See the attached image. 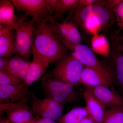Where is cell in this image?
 Returning <instances> with one entry per match:
<instances>
[{
  "label": "cell",
  "instance_id": "6da1fadb",
  "mask_svg": "<svg viewBox=\"0 0 123 123\" xmlns=\"http://www.w3.org/2000/svg\"><path fill=\"white\" fill-rule=\"evenodd\" d=\"M33 49L49 64L67 55V49L57 37L50 23L44 18L36 22Z\"/></svg>",
  "mask_w": 123,
  "mask_h": 123
},
{
  "label": "cell",
  "instance_id": "7a4b0ae2",
  "mask_svg": "<svg viewBox=\"0 0 123 123\" xmlns=\"http://www.w3.org/2000/svg\"><path fill=\"white\" fill-rule=\"evenodd\" d=\"M85 66L70 54L57 61L55 66L46 76L51 79L75 86L80 83Z\"/></svg>",
  "mask_w": 123,
  "mask_h": 123
},
{
  "label": "cell",
  "instance_id": "3957f363",
  "mask_svg": "<svg viewBox=\"0 0 123 123\" xmlns=\"http://www.w3.org/2000/svg\"><path fill=\"white\" fill-rule=\"evenodd\" d=\"M42 85L46 98H52L64 105L76 101L78 94L75 86L53 80L45 76L42 79Z\"/></svg>",
  "mask_w": 123,
  "mask_h": 123
},
{
  "label": "cell",
  "instance_id": "277c9868",
  "mask_svg": "<svg viewBox=\"0 0 123 123\" xmlns=\"http://www.w3.org/2000/svg\"><path fill=\"white\" fill-rule=\"evenodd\" d=\"M24 18L25 17L18 21L14 30L18 54L27 61L32 54L34 31L36 21L31 18L30 20L24 22Z\"/></svg>",
  "mask_w": 123,
  "mask_h": 123
},
{
  "label": "cell",
  "instance_id": "5b68a950",
  "mask_svg": "<svg viewBox=\"0 0 123 123\" xmlns=\"http://www.w3.org/2000/svg\"><path fill=\"white\" fill-rule=\"evenodd\" d=\"M31 97V108L37 116L49 118L57 121L62 116L64 105L50 98H39L32 92Z\"/></svg>",
  "mask_w": 123,
  "mask_h": 123
},
{
  "label": "cell",
  "instance_id": "8992f818",
  "mask_svg": "<svg viewBox=\"0 0 123 123\" xmlns=\"http://www.w3.org/2000/svg\"><path fill=\"white\" fill-rule=\"evenodd\" d=\"M64 46L72 51L71 55L84 66L94 69L110 76L106 67L101 63L94 52L88 46L81 43H66Z\"/></svg>",
  "mask_w": 123,
  "mask_h": 123
},
{
  "label": "cell",
  "instance_id": "52a82bcc",
  "mask_svg": "<svg viewBox=\"0 0 123 123\" xmlns=\"http://www.w3.org/2000/svg\"><path fill=\"white\" fill-rule=\"evenodd\" d=\"M28 100L14 103H1L0 111H5L7 119L11 123H30L34 119L32 108Z\"/></svg>",
  "mask_w": 123,
  "mask_h": 123
},
{
  "label": "cell",
  "instance_id": "ba28073f",
  "mask_svg": "<svg viewBox=\"0 0 123 123\" xmlns=\"http://www.w3.org/2000/svg\"><path fill=\"white\" fill-rule=\"evenodd\" d=\"M17 10L25 13V16H30L37 21L47 17L51 10L48 0H11Z\"/></svg>",
  "mask_w": 123,
  "mask_h": 123
},
{
  "label": "cell",
  "instance_id": "9c48e42d",
  "mask_svg": "<svg viewBox=\"0 0 123 123\" xmlns=\"http://www.w3.org/2000/svg\"><path fill=\"white\" fill-rule=\"evenodd\" d=\"M74 12V21L78 27L81 26L84 22L90 16L97 18L102 26L107 23L111 19L109 10L94 3L84 8L75 9Z\"/></svg>",
  "mask_w": 123,
  "mask_h": 123
},
{
  "label": "cell",
  "instance_id": "30bf717a",
  "mask_svg": "<svg viewBox=\"0 0 123 123\" xmlns=\"http://www.w3.org/2000/svg\"><path fill=\"white\" fill-rule=\"evenodd\" d=\"M22 82L18 85H0V103H14L28 100L31 92Z\"/></svg>",
  "mask_w": 123,
  "mask_h": 123
},
{
  "label": "cell",
  "instance_id": "8fae6325",
  "mask_svg": "<svg viewBox=\"0 0 123 123\" xmlns=\"http://www.w3.org/2000/svg\"><path fill=\"white\" fill-rule=\"evenodd\" d=\"M106 68L113 87L116 86L118 93L123 98V53L114 50L110 66Z\"/></svg>",
  "mask_w": 123,
  "mask_h": 123
},
{
  "label": "cell",
  "instance_id": "7c38bea8",
  "mask_svg": "<svg viewBox=\"0 0 123 123\" xmlns=\"http://www.w3.org/2000/svg\"><path fill=\"white\" fill-rule=\"evenodd\" d=\"M97 99L105 106L110 108L123 106V98L114 90L105 86L86 87Z\"/></svg>",
  "mask_w": 123,
  "mask_h": 123
},
{
  "label": "cell",
  "instance_id": "4fadbf2b",
  "mask_svg": "<svg viewBox=\"0 0 123 123\" xmlns=\"http://www.w3.org/2000/svg\"><path fill=\"white\" fill-rule=\"evenodd\" d=\"M80 84L85 87L105 86L114 90L110 76L94 69L84 67L80 77Z\"/></svg>",
  "mask_w": 123,
  "mask_h": 123
},
{
  "label": "cell",
  "instance_id": "5bb4252c",
  "mask_svg": "<svg viewBox=\"0 0 123 123\" xmlns=\"http://www.w3.org/2000/svg\"><path fill=\"white\" fill-rule=\"evenodd\" d=\"M33 59L31 62L27 75L23 83L29 87L46 73L49 63L33 48Z\"/></svg>",
  "mask_w": 123,
  "mask_h": 123
},
{
  "label": "cell",
  "instance_id": "9a60e30c",
  "mask_svg": "<svg viewBox=\"0 0 123 123\" xmlns=\"http://www.w3.org/2000/svg\"><path fill=\"white\" fill-rule=\"evenodd\" d=\"M0 56L10 57L17 55L15 33L0 24Z\"/></svg>",
  "mask_w": 123,
  "mask_h": 123
},
{
  "label": "cell",
  "instance_id": "2e32d148",
  "mask_svg": "<svg viewBox=\"0 0 123 123\" xmlns=\"http://www.w3.org/2000/svg\"><path fill=\"white\" fill-rule=\"evenodd\" d=\"M83 95L89 115L97 123H103L105 106L88 90L84 91Z\"/></svg>",
  "mask_w": 123,
  "mask_h": 123
},
{
  "label": "cell",
  "instance_id": "e0dca14e",
  "mask_svg": "<svg viewBox=\"0 0 123 123\" xmlns=\"http://www.w3.org/2000/svg\"><path fill=\"white\" fill-rule=\"evenodd\" d=\"M12 4L10 1L0 0V24L10 30H14L18 21Z\"/></svg>",
  "mask_w": 123,
  "mask_h": 123
},
{
  "label": "cell",
  "instance_id": "ac0fdd59",
  "mask_svg": "<svg viewBox=\"0 0 123 123\" xmlns=\"http://www.w3.org/2000/svg\"><path fill=\"white\" fill-rule=\"evenodd\" d=\"M51 6L50 14L63 15L68 11L74 10L79 0H48Z\"/></svg>",
  "mask_w": 123,
  "mask_h": 123
},
{
  "label": "cell",
  "instance_id": "d6986e66",
  "mask_svg": "<svg viewBox=\"0 0 123 123\" xmlns=\"http://www.w3.org/2000/svg\"><path fill=\"white\" fill-rule=\"evenodd\" d=\"M91 45L92 51L94 53L106 57L110 56V44L105 36L98 34L93 36Z\"/></svg>",
  "mask_w": 123,
  "mask_h": 123
},
{
  "label": "cell",
  "instance_id": "ffe728a7",
  "mask_svg": "<svg viewBox=\"0 0 123 123\" xmlns=\"http://www.w3.org/2000/svg\"><path fill=\"white\" fill-rule=\"evenodd\" d=\"M89 115L86 107H76L62 116L57 122L59 123H80L84 117Z\"/></svg>",
  "mask_w": 123,
  "mask_h": 123
},
{
  "label": "cell",
  "instance_id": "44dd1931",
  "mask_svg": "<svg viewBox=\"0 0 123 123\" xmlns=\"http://www.w3.org/2000/svg\"><path fill=\"white\" fill-rule=\"evenodd\" d=\"M26 61H27L17 54L14 56H11L7 66L4 70H2L14 77L18 70Z\"/></svg>",
  "mask_w": 123,
  "mask_h": 123
},
{
  "label": "cell",
  "instance_id": "7402d4cb",
  "mask_svg": "<svg viewBox=\"0 0 123 123\" xmlns=\"http://www.w3.org/2000/svg\"><path fill=\"white\" fill-rule=\"evenodd\" d=\"M103 123H123V106L110 108L106 111Z\"/></svg>",
  "mask_w": 123,
  "mask_h": 123
},
{
  "label": "cell",
  "instance_id": "603a6c76",
  "mask_svg": "<svg viewBox=\"0 0 123 123\" xmlns=\"http://www.w3.org/2000/svg\"><path fill=\"white\" fill-rule=\"evenodd\" d=\"M68 26V42L63 43L76 44L81 43V36L78 27L74 21H67Z\"/></svg>",
  "mask_w": 123,
  "mask_h": 123
},
{
  "label": "cell",
  "instance_id": "cb8c5ba5",
  "mask_svg": "<svg viewBox=\"0 0 123 123\" xmlns=\"http://www.w3.org/2000/svg\"><path fill=\"white\" fill-rule=\"evenodd\" d=\"M102 26L99 20L93 16L88 18L81 26L86 31L93 36L98 34Z\"/></svg>",
  "mask_w": 123,
  "mask_h": 123
},
{
  "label": "cell",
  "instance_id": "d4e9b609",
  "mask_svg": "<svg viewBox=\"0 0 123 123\" xmlns=\"http://www.w3.org/2000/svg\"><path fill=\"white\" fill-rule=\"evenodd\" d=\"M21 83L20 81L4 70H0V85L15 86Z\"/></svg>",
  "mask_w": 123,
  "mask_h": 123
},
{
  "label": "cell",
  "instance_id": "484cf974",
  "mask_svg": "<svg viewBox=\"0 0 123 123\" xmlns=\"http://www.w3.org/2000/svg\"><path fill=\"white\" fill-rule=\"evenodd\" d=\"M117 25L123 31V0L113 9Z\"/></svg>",
  "mask_w": 123,
  "mask_h": 123
},
{
  "label": "cell",
  "instance_id": "4316f807",
  "mask_svg": "<svg viewBox=\"0 0 123 123\" xmlns=\"http://www.w3.org/2000/svg\"><path fill=\"white\" fill-rule=\"evenodd\" d=\"M114 50L123 53V35L118 36L116 38L112 45Z\"/></svg>",
  "mask_w": 123,
  "mask_h": 123
},
{
  "label": "cell",
  "instance_id": "83f0119b",
  "mask_svg": "<svg viewBox=\"0 0 123 123\" xmlns=\"http://www.w3.org/2000/svg\"><path fill=\"white\" fill-rule=\"evenodd\" d=\"M123 0H106L105 5V8L108 10L113 9L122 1Z\"/></svg>",
  "mask_w": 123,
  "mask_h": 123
},
{
  "label": "cell",
  "instance_id": "f1b7e54d",
  "mask_svg": "<svg viewBox=\"0 0 123 123\" xmlns=\"http://www.w3.org/2000/svg\"><path fill=\"white\" fill-rule=\"evenodd\" d=\"M96 1L95 0H79L75 9L81 8L89 6L94 4Z\"/></svg>",
  "mask_w": 123,
  "mask_h": 123
},
{
  "label": "cell",
  "instance_id": "f546056e",
  "mask_svg": "<svg viewBox=\"0 0 123 123\" xmlns=\"http://www.w3.org/2000/svg\"><path fill=\"white\" fill-rule=\"evenodd\" d=\"M33 123H57L55 120L49 118H42L36 116L32 121Z\"/></svg>",
  "mask_w": 123,
  "mask_h": 123
},
{
  "label": "cell",
  "instance_id": "4dcf8cb0",
  "mask_svg": "<svg viewBox=\"0 0 123 123\" xmlns=\"http://www.w3.org/2000/svg\"><path fill=\"white\" fill-rule=\"evenodd\" d=\"M11 57H0V70H4L5 68Z\"/></svg>",
  "mask_w": 123,
  "mask_h": 123
},
{
  "label": "cell",
  "instance_id": "1f68e13d",
  "mask_svg": "<svg viewBox=\"0 0 123 123\" xmlns=\"http://www.w3.org/2000/svg\"><path fill=\"white\" fill-rule=\"evenodd\" d=\"M80 123H97L95 121L92 117L90 115H89L88 116L84 117V118L82 120Z\"/></svg>",
  "mask_w": 123,
  "mask_h": 123
},
{
  "label": "cell",
  "instance_id": "d6a6232c",
  "mask_svg": "<svg viewBox=\"0 0 123 123\" xmlns=\"http://www.w3.org/2000/svg\"><path fill=\"white\" fill-rule=\"evenodd\" d=\"M0 123H10V122L8 120V119H5L1 117Z\"/></svg>",
  "mask_w": 123,
  "mask_h": 123
},
{
  "label": "cell",
  "instance_id": "836d02e7",
  "mask_svg": "<svg viewBox=\"0 0 123 123\" xmlns=\"http://www.w3.org/2000/svg\"><path fill=\"white\" fill-rule=\"evenodd\" d=\"M33 123V122H31V123Z\"/></svg>",
  "mask_w": 123,
  "mask_h": 123
},
{
  "label": "cell",
  "instance_id": "e575fe53",
  "mask_svg": "<svg viewBox=\"0 0 123 123\" xmlns=\"http://www.w3.org/2000/svg\"><path fill=\"white\" fill-rule=\"evenodd\" d=\"M9 122H10V123H10V121H9Z\"/></svg>",
  "mask_w": 123,
  "mask_h": 123
}]
</instances>
